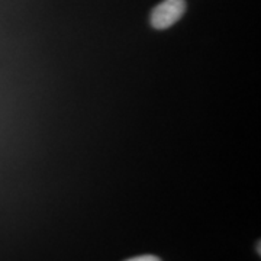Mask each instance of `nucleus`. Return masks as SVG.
<instances>
[{"label":"nucleus","instance_id":"nucleus-2","mask_svg":"<svg viewBox=\"0 0 261 261\" xmlns=\"http://www.w3.org/2000/svg\"><path fill=\"white\" fill-rule=\"evenodd\" d=\"M126 261H161L159 257L155 255H140V257H134V258H129Z\"/></svg>","mask_w":261,"mask_h":261},{"label":"nucleus","instance_id":"nucleus-1","mask_svg":"<svg viewBox=\"0 0 261 261\" xmlns=\"http://www.w3.org/2000/svg\"><path fill=\"white\" fill-rule=\"evenodd\" d=\"M186 9V0H163L151 12L149 23L159 31L168 29L183 18Z\"/></svg>","mask_w":261,"mask_h":261}]
</instances>
